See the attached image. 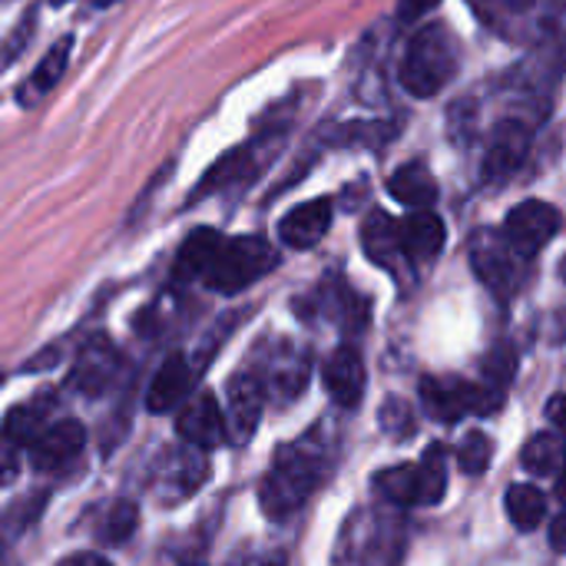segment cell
<instances>
[{
	"mask_svg": "<svg viewBox=\"0 0 566 566\" xmlns=\"http://www.w3.org/2000/svg\"><path fill=\"white\" fill-rule=\"evenodd\" d=\"M438 3H441V0H401V3H398V20H401V23H415V20H421L424 13H431Z\"/></svg>",
	"mask_w": 566,
	"mask_h": 566,
	"instance_id": "31",
	"label": "cell"
},
{
	"mask_svg": "<svg viewBox=\"0 0 566 566\" xmlns=\"http://www.w3.org/2000/svg\"><path fill=\"white\" fill-rule=\"evenodd\" d=\"M56 566H109L103 557H96V554H73V557H66V560H60Z\"/></svg>",
	"mask_w": 566,
	"mask_h": 566,
	"instance_id": "34",
	"label": "cell"
},
{
	"mask_svg": "<svg viewBox=\"0 0 566 566\" xmlns=\"http://www.w3.org/2000/svg\"><path fill=\"white\" fill-rule=\"evenodd\" d=\"M361 245L368 252V259L388 272H398L405 265L401 259V245H398V219H391L388 212H368L361 222Z\"/></svg>",
	"mask_w": 566,
	"mask_h": 566,
	"instance_id": "17",
	"label": "cell"
},
{
	"mask_svg": "<svg viewBox=\"0 0 566 566\" xmlns=\"http://www.w3.org/2000/svg\"><path fill=\"white\" fill-rule=\"evenodd\" d=\"M388 192L401 206H408V209H431L434 199H438V179H434V172L421 159L418 163H405L401 169L391 172Z\"/></svg>",
	"mask_w": 566,
	"mask_h": 566,
	"instance_id": "20",
	"label": "cell"
},
{
	"mask_svg": "<svg viewBox=\"0 0 566 566\" xmlns=\"http://www.w3.org/2000/svg\"><path fill=\"white\" fill-rule=\"evenodd\" d=\"M189 566H206V564H189Z\"/></svg>",
	"mask_w": 566,
	"mask_h": 566,
	"instance_id": "36",
	"label": "cell"
},
{
	"mask_svg": "<svg viewBox=\"0 0 566 566\" xmlns=\"http://www.w3.org/2000/svg\"><path fill=\"white\" fill-rule=\"evenodd\" d=\"M458 66H461V40L451 33V27L444 23L421 27L408 40V50H405L401 86L411 96L428 99L454 80Z\"/></svg>",
	"mask_w": 566,
	"mask_h": 566,
	"instance_id": "2",
	"label": "cell"
},
{
	"mask_svg": "<svg viewBox=\"0 0 566 566\" xmlns=\"http://www.w3.org/2000/svg\"><path fill=\"white\" fill-rule=\"evenodd\" d=\"M262 408H265V381L252 371H239L226 388V411H222L226 438L245 444L262 421Z\"/></svg>",
	"mask_w": 566,
	"mask_h": 566,
	"instance_id": "9",
	"label": "cell"
},
{
	"mask_svg": "<svg viewBox=\"0 0 566 566\" xmlns=\"http://www.w3.org/2000/svg\"><path fill=\"white\" fill-rule=\"evenodd\" d=\"M275 265H279V252L262 235L219 239L199 282L219 295H235V292L255 285L259 279H265Z\"/></svg>",
	"mask_w": 566,
	"mask_h": 566,
	"instance_id": "3",
	"label": "cell"
},
{
	"mask_svg": "<svg viewBox=\"0 0 566 566\" xmlns=\"http://www.w3.org/2000/svg\"><path fill=\"white\" fill-rule=\"evenodd\" d=\"M13 478H17V444H10L0 434V484H7Z\"/></svg>",
	"mask_w": 566,
	"mask_h": 566,
	"instance_id": "32",
	"label": "cell"
},
{
	"mask_svg": "<svg viewBox=\"0 0 566 566\" xmlns=\"http://www.w3.org/2000/svg\"><path fill=\"white\" fill-rule=\"evenodd\" d=\"M305 381H308V358L305 352H295V348H282L275 358H272V368H269V385L279 398L292 401L295 395L305 391Z\"/></svg>",
	"mask_w": 566,
	"mask_h": 566,
	"instance_id": "22",
	"label": "cell"
},
{
	"mask_svg": "<svg viewBox=\"0 0 566 566\" xmlns=\"http://www.w3.org/2000/svg\"><path fill=\"white\" fill-rule=\"evenodd\" d=\"M551 541H554V551H564V517H557V521H554V534H551Z\"/></svg>",
	"mask_w": 566,
	"mask_h": 566,
	"instance_id": "35",
	"label": "cell"
},
{
	"mask_svg": "<svg viewBox=\"0 0 566 566\" xmlns=\"http://www.w3.org/2000/svg\"><path fill=\"white\" fill-rule=\"evenodd\" d=\"M33 20H36V13H33V10H30V13H23V17H20V23L13 27V33L0 43V73H3V70L20 56V50L30 43V36H33Z\"/></svg>",
	"mask_w": 566,
	"mask_h": 566,
	"instance_id": "29",
	"label": "cell"
},
{
	"mask_svg": "<svg viewBox=\"0 0 566 566\" xmlns=\"http://www.w3.org/2000/svg\"><path fill=\"white\" fill-rule=\"evenodd\" d=\"M381 428L391 434H405L411 431V411L401 401H388V411L381 415Z\"/></svg>",
	"mask_w": 566,
	"mask_h": 566,
	"instance_id": "30",
	"label": "cell"
},
{
	"mask_svg": "<svg viewBox=\"0 0 566 566\" xmlns=\"http://www.w3.org/2000/svg\"><path fill=\"white\" fill-rule=\"evenodd\" d=\"M421 398L431 418L451 424L468 415H494L504 405V391L494 385H471L461 378H424Z\"/></svg>",
	"mask_w": 566,
	"mask_h": 566,
	"instance_id": "5",
	"label": "cell"
},
{
	"mask_svg": "<svg viewBox=\"0 0 566 566\" xmlns=\"http://www.w3.org/2000/svg\"><path fill=\"white\" fill-rule=\"evenodd\" d=\"M206 474H209L206 451H199V448L189 444V448H182V451L172 454V464L166 468V484L172 491H179V494H189V491H196L206 481Z\"/></svg>",
	"mask_w": 566,
	"mask_h": 566,
	"instance_id": "25",
	"label": "cell"
},
{
	"mask_svg": "<svg viewBox=\"0 0 566 566\" xmlns=\"http://www.w3.org/2000/svg\"><path fill=\"white\" fill-rule=\"evenodd\" d=\"M471 262H474V272L481 275V282L497 292L501 298H511L517 295V289L524 285L527 279V269L531 262L521 259L501 232H478L474 242H471Z\"/></svg>",
	"mask_w": 566,
	"mask_h": 566,
	"instance_id": "6",
	"label": "cell"
},
{
	"mask_svg": "<svg viewBox=\"0 0 566 566\" xmlns=\"http://www.w3.org/2000/svg\"><path fill=\"white\" fill-rule=\"evenodd\" d=\"M176 431L186 444H192L199 451L219 448L226 441V418H222L219 401L212 395H199V398L186 401V408L176 418Z\"/></svg>",
	"mask_w": 566,
	"mask_h": 566,
	"instance_id": "12",
	"label": "cell"
},
{
	"mask_svg": "<svg viewBox=\"0 0 566 566\" xmlns=\"http://www.w3.org/2000/svg\"><path fill=\"white\" fill-rule=\"evenodd\" d=\"M468 3L478 13V20L501 36H521L541 7V0H468Z\"/></svg>",
	"mask_w": 566,
	"mask_h": 566,
	"instance_id": "19",
	"label": "cell"
},
{
	"mask_svg": "<svg viewBox=\"0 0 566 566\" xmlns=\"http://www.w3.org/2000/svg\"><path fill=\"white\" fill-rule=\"evenodd\" d=\"M491 458H494V441L484 431H471L458 444V464L464 474H484L491 468Z\"/></svg>",
	"mask_w": 566,
	"mask_h": 566,
	"instance_id": "27",
	"label": "cell"
},
{
	"mask_svg": "<svg viewBox=\"0 0 566 566\" xmlns=\"http://www.w3.org/2000/svg\"><path fill=\"white\" fill-rule=\"evenodd\" d=\"M332 199H312V202H302L295 206L282 222H279V239L289 245V249H312L322 242V235L332 229Z\"/></svg>",
	"mask_w": 566,
	"mask_h": 566,
	"instance_id": "13",
	"label": "cell"
},
{
	"mask_svg": "<svg viewBox=\"0 0 566 566\" xmlns=\"http://www.w3.org/2000/svg\"><path fill=\"white\" fill-rule=\"evenodd\" d=\"M219 239L222 235L216 229H196V232H189V239L176 252L172 279L176 282H199L202 272H206V265H209V259H212V252H216V245H219Z\"/></svg>",
	"mask_w": 566,
	"mask_h": 566,
	"instance_id": "21",
	"label": "cell"
},
{
	"mask_svg": "<svg viewBox=\"0 0 566 566\" xmlns=\"http://www.w3.org/2000/svg\"><path fill=\"white\" fill-rule=\"evenodd\" d=\"M378 488L385 491L388 501L405 504V507H428L444 497L448 488V464H444V448H428L418 464L391 468L378 478Z\"/></svg>",
	"mask_w": 566,
	"mask_h": 566,
	"instance_id": "4",
	"label": "cell"
},
{
	"mask_svg": "<svg viewBox=\"0 0 566 566\" xmlns=\"http://www.w3.org/2000/svg\"><path fill=\"white\" fill-rule=\"evenodd\" d=\"M116 365H119V355L116 348L106 342V338H93L83 355L76 358V368H73V388L83 391V395H99L113 375H116Z\"/></svg>",
	"mask_w": 566,
	"mask_h": 566,
	"instance_id": "18",
	"label": "cell"
},
{
	"mask_svg": "<svg viewBox=\"0 0 566 566\" xmlns=\"http://www.w3.org/2000/svg\"><path fill=\"white\" fill-rule=\"evenodd\" d=\"M531 143H534V129L524 119H501L491 129V143H488V156H484V182L501 186L507 182L531 156Z\"/></svg>",
	"mask_w": 566,
	"mask_h": 566,
	"instance_id": "8",
	"label": "cell"
},
{
	"mask_svg": "<svg viewBox=\"0 0 566 566\" xmlns=\"http://www.w3.org/2000/svg\"><path fill=\"white\" fill-rule=\"evenodd\" d=\"M507 517L517 531H537L541 521L547 517V497L534 484H514L507 491Z\"/></svg>",
	"mask_w": 566,
	"mask_h": 566,
	"instance_id": "24",
	"label": "cell"
},
{
	"mask_svg": "<svg viewBox=\"0 0 566 566\" xmlns=\"http://www.w3.org/2000/svg\"><path fill=\"white\" fill-rule=\"evenodd\" d=\"M53 3H63V0H53Z\"/></svg>",
	"mask_w": 566,
	"mask_h": 566,
	"instance_id": "37",
	"label": "cell"
},
{
	"mask_svg": "<svg viewBox=\"0 0 566 566\" xmlns=\"http://www.w3.org/2000/svg\"><path fill=\"white\" fill-rule=\"evenodd\" d=\"M322 474H325V451L318 448L315 438H302V441L285 444L275 454L272 471L262 481V494H259L262 511L272 521L292 517L312 497Z\"/></svg>",
	"mask_w": 566,
	"mask_h": 566,
	"instance_id": "1",
	"label": "cell"
},
{
	"mask_svg": "<svg viewBox=\"0 0 566 566\" xmlns=\"http://www.w3.org/2000/svg\"><path fill=\"white\" fill-rule=\"evenodd\" d=\"M133 531H136V507L126 504V501H119V504H113L109 514L103 517L99 537H103L106 544H123Z\"/></svg>",
	"mask_w": 566,
	"mask_h": 566,
	"instance_id": "28",
	"label": "cell"
},
{
	"mask_svg": "<svg viewBox=\"0 0 566 566\" xmlns=\"http://www.w3.org/2000/svg\"><path fill=\"white\" fill-rule=\"evenodd\" d=\"M86 444V431L80 421H56L46 424L27 448H30V464L36 471H56L70 464Z\"/></svg>",
	"mask_w": 566,
	"mask_h": 566,
	"instance_id": "11",
	"label": "cell"
},
{
	"mask_svg": "<svg viewBox=\"0 0 566 566\" xmlns=\"http://www.w3.org/2000/svg\"><path fill=\"white\" fill-rule=\"evenodd\" d=\"M232 566H285V554H242Z\"/></svg>",
	"mask_w": 566,
	"mask_h": 566,
	"instance_id": "33",
	"label": "cell"
},
{
	"mask_svg": "<svg viewBox=\"0 0 566 566\" xmlns=\"http://www.w3.org/2000/svg\"><path fill=\"white\" fill-rule=\"evenodd\" d=\"M46 411H50V398H36V401L17 405L3 418V438L10 444H17V448H27L46 428Z\"/></svg>",
	"mask_w": 566,
	"mask_h": 566,
	"instance_id": "23",
	"label": "cell"
},
{
	"mask_svg": "<svg viewBox=\"0 0 566 566\" xmlns=\"http://www.w3.org/2000/svg\"><path fill=\"white\" fill-rule=\"evenodd\" d=\"M70 50H73V36H63V40H56L46 53H43V60L36 63V70L20 83V90H17V103L20 106H36L40 99H46L50 93H53V86L63 80V73H66V66H70Z\"/></svg>",
	"mask_w": 566,
	"mask_h": 566,
	"instance_id": "16",
	"label": "cell"
},
{
	"mask_svg": "<svg viewBox=\"0 0 566 566\" xmlns=\"http://www.w3.org/2000/svg\"><path fill=\"white\" fill-rule=\"evenodd\" d=\"M564 464V441L557 434H534L524 448V468L541 478H554Z\"/></svg>",
	"mask_w": 566,
	"mask_h": 566,
	"instance_id": "26",
	"label": "cell"
},
{
	"mask_svg": "<svg viewBox=\"0 0 566 566\" xmlns=\"http://www.w3.org/2000/svg\"><path fill=\"white\" fill-rule=\"evenodd\" d=\"M444 219L434 209H415L398 222V245L405 265H428L444 252Z\"/></svg>",
	"mask_w": 566,
	"mask_h": 566,
	"instance_id": "10",
	"label": "cell"
},
{
	"mask_svg": "<svg viewBox=\"0 0 566 566\" xmlns=\"http://www.w3.org/2000/svg\"><path fill=\"white\" fill-rule=\"evenodd\" d=\"M189 388H192V365L186 361V355H169L149 381L146 408L153 415H169L189 398Z\"/></svg>",
	"mask_w": 566,
	"mask_h": 566,
	"instance_id": "15",
	"label": "cell"
},
{
	"mask_svg": "<svg viewBox=\"0 0 566 566\" xmlns=\"http://www.w3.org/2000/svg\"><path fill=\"white\" fill-rule=\"evenodd\" d=\"M325 391L338 408H358L365 398V361L355 348H338L325 361Z\"/></svg>",
	"mask_w": 566,
	"mask_h": 566,
	"instance_id": "14",
	"label": "cell"
},
{
	"mask_svg": "<svg viewBox=\"0 0 566 566\" xmlns=\"http://www.w3.org/2000/svg\"><path fill=\"white\" fill-rule=\"evenodd\" d=\"M557 232H560V212L551 202H541V199H527V202L514 206L504 229H501L504 242L527 262L537 252H544Z\"/></svg>",
	"mask_w": 566,
	"mask_h": 566,
	"instance_id": "7",
	"label": "cell"
}]
</instances>
